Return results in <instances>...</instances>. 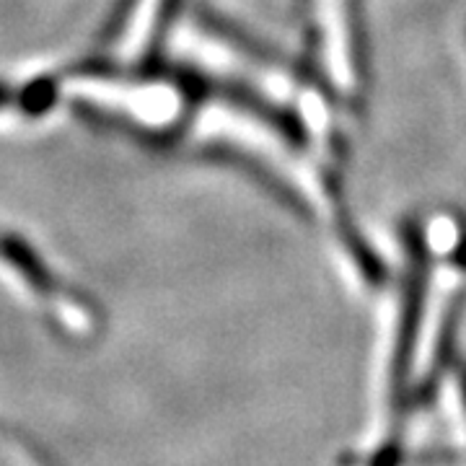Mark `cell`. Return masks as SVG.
<instances>
[{
    "instance_id": "6da1fadb",
    "label": "cell",
    "mask_w": 466,
    "mask_h": 466,
    "mask_svg": "<svg viewBox=\"0 0 466 466\" xmlns=\"http://www.w3.org/2000/svg\"><path fill=\"white\" fill-rule=\"evenodd\" d=\"M0 257L16 269L18 275L32 285L39 293H52L55 290V278L47 265L36 257V251L18 236H3L0 238Z\"/></svg>"
},
{
    "instance_id": "7a4b0ae2",
    "label": "cell",
    "mask_w": 466,
    "mask_h": 466,
    "mask_svg": "<svg viewBox=\"0 0 466 466\" xmlns=\"http://www.w3.org/2000/svg\"><path fill=\"white\" fill-rule=\"evenodd\" d=\"M57 94H60L57 78L42 76V78H34L32 84L24 86V91L18 94V106L24 109V115L39 116L57 101Z\"/></svg>"
},
{
    "instance_id": "3957f363",
    "label": "cell",
    "mask_w": 466,
    "mask_h": 466,
    "mask_svg": "<svg viewBox=\"0 0 466 466\" xmlns=\"http://www.w3.org/2000/svg\"><path fill=\"white\" fill-rule=\"evenodd\" d=\"M135 5H137V0H116L112 16H109V21H106L104 29H101V42H115L116 36L125 32L127 21L133 16Z\"/></svg>"
},
{
    "instance_id": "277c9868",
    "label": "cell",
    "mask_w": 466,
    "mask_h": 466,
    "mask_svg": "<svg viewBox=\"0 0 466 466\" xmlns=\"http://www.w3.org/2000/svg\"><path fill=\"white\" fill-rule=\"evenodd\" d=\"M8 96H11V94H8V88H5V86L0 84V106H3L5 101H8Z\"/></svg>"
}]
</instances>
